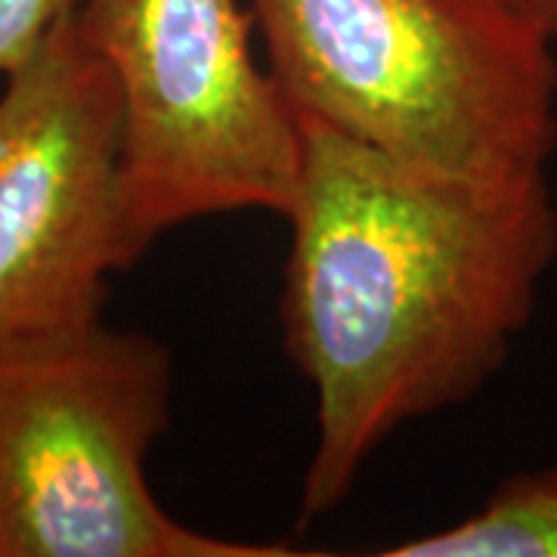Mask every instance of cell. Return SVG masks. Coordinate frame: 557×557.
<instances>
[{"mask_svg":"<svg viewBox=\"0 0 557 557\" xmlns=\"http://www.w3.org/2000/svg\"><path fill=\"white\" fill-rule=\"evenodd\" d=\"M298 121L282 325L317 394L310 527L403 424L474 397L505 366L557 258V205L548 177H446Z\"/></svg>","mask_w":557,"mask_h":557,"instance_id":"6da1fadb","label":"cell"},{"mask_svg":"<svg viewBox=\"0 0 557 557\" xmlns=\"http://www.w3.org/2000/svg\"><path fill=\"white\" fill-rule=\"evenodd\" d=\"M248 10L298 119L446 177H548L557 44L486 0H248Z\"/></svg>","mask_w":557,"mask_h":557,"instance_id":"7a4b0ae2","label":"cell"},{"mask_svg":"<svg viewBox=\"0 0 557 557\" xmlns=\"http://www.w3.org/2000/svg\"><path fill=\"white\" fill-rule=\"evenodd\" d=\"M161 341L90 319L0 344V557H298L193 530L146 458L171 424Z\"/></svg>","mask_w":557,"mask_h":557,"instance_id":"3957f363","label":"cell"},{"mask_svg":"<svg viewBox=\"0 0 557 557\" xmlns=\"http://www.w3.org/2000/svg\"><path fill=\"white\" fill-rule=\"evenodd\" d=\"M75 22L121 100L124 233L137 263L193 220L288 218L300 186V121L251 53L239 0H84Z\"/></svg>","mask_w":557,"mask_h":557,"instance_id":"277c9868","label":"cell"},{"mask_svg":"<svg viewBox=\"0 0 557 557\" xmlns=\"http://www.w3.org/2000/svg\"><path fill=\"white\" fill-rule=\"evenodd\" d=\"M0 84V344L102 317L131 270L115 78L75 16Z\"/></svg>","mask_w":557,"mask_h":557,"instance_id":"5b68a950","label":"cell"},{"mask_svg":"<svg viewBox=\"0 0 557 557\" xmlns=\"http://www.w3.org/2000/svg\"><path fill=\"white\" fill-rule=\"evenodd\" d=\"M384 557H557V468L515 474L483 508L428 536L406 539Z\"/></svg>","mask_w":557,"mask_h":557,"instance_id":"8992f818","label":"cell"},{"mask_svg":"<svg viewBox=\"0 0 557 557\" xmlns=\"http://www.w3.org/2000/svg\"><path fill=\"white\" fill-rule=\"evenodd\" d=\"M81 7L84 0H0V78L28 60L40 40Z\"/></svg>","mask_w":557,"mask_h":557,"instance_id":"52a82bcc","label":"cell"},{"mask_svg":"<svg viewBox=\"0 0 557 557\" xmlns=\"http://www.w3.org/2000/svg\"><path fill=\"white\" fill-rule=\"evenodd\" d=\"M486 3L557 44V0H486Z\"/></svg>","mask_w":557,"mask_h":557,"instance_id":"ba28073f","label":"cell"}]
</instances>
